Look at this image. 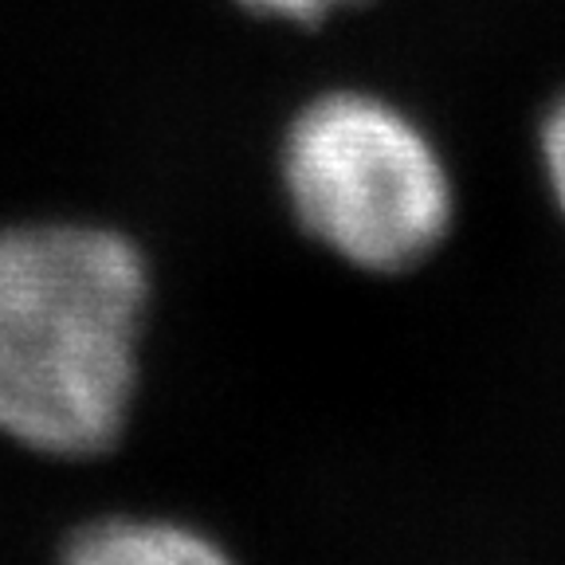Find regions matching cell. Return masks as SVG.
<instances>
[{
	"label": "cell",
	"mask_w": 565,
	"mask_h": 565,
	"mask_svg": "<svg viewBox=\"0 0 565 565\" xmlns=\"http://www.w3.org/2000/svg\"><path fill=\"white\" fill-rule=\"evenodd\" d=\"M150 267L115 228H0V436L52 459L122 440L141 377Z\"/></svg>",
	"instance_id": "6da1fadb"
},
{
	"label": "cell",
	"mask_w": 565,
	"mask_h": 565,
	"mask_svg": "<svg viewBox=\"0 0 565 565\" xmlns=\"http://www.w3.org/2000/svg\"><path fill=\"white\" fill-rule=\"evenodd\" d=\"M299 224L362 271H405L451 228V177L433 138L377 95L334 90L302 106L282 141Z\"/></svg>",
	"instance_id": "7a4b0ae2"
},
{
	"label": "cell",
	"mask_w": 565,
	"mask_h": 565,
	"mask_svg": "<svg viewBox=\"0 0 565 565\" xmlns=\"http://www.w3.org/2000/svg\"><path fill=\"white\" fill-rule=\"evenodd\" d=\"M63 565H236L221 542L166 519H98L75 530Z\"/></svg>",
	"instance_id": "3957f363"
},
{
	"label": "cell",
	"mask_w": 565,
	"mask_h": 565,
	"mask_svg": "<svg viewBox=\"0 0 565 565\" xmlns=\"http://www.w3.org/2000/svg\"><path fill=\"white\" fill-rule=\"evenodd\" d=\"M542 166H546L550 193L565 216V95L554 103V110L542 122Z\"/></svg>",
	"instance_id": "277c9868"
},
{
	"label": "cell",
	"mask_w": 565,
	"mask_h": 565,
	"mask_svg": "<svg viewBox=\"0 0 565 565\" xmlns=\"http://www.w3.org/2000/svg\"><path fill=\"white\" fill-rule=\"evenodd\" d=\"M247 12H259V17H279L295 20V24H315V20L330 17V12L345 9L353 0H236Z\"/></svg>",
	"instance_id": "5b68a950"
}]
</instances>
